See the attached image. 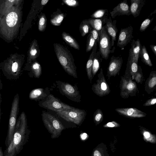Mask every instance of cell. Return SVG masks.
I'll use <instances>...</instances> for the list:
<instances>
[{
  "instance_id": "6da1fadb",
  "label": "cell",
  "mask_w": 156,
  "mask_h": 156,
  "mask_svg": "<svg viewBox=\"0 0 156 156\" xmlns=\"http://www.w3.org/2000/svg\"><path fill=\"white\" fill-rule=\"evenodd\" d=\"M29 133L26 115L23 112L17 120L12 140L6 148L4 156H16L18 154L26 143Z\"/></svg>"
},
{
  "instance_id": "7a4b0ae2",
  "label": "cell",
  "mask_w": 156,
  "mask_h": 156,
  "mask_svg": "<svg viewBox=\"0 0 156 156\" xmlns=\"http://www.w3.org/2000/svg\"><path fill=\"white\" fill-rule=\"evenodd\" d=\"M53 45L57 59L65 71L69 75L74 78H77L76 67L70 52L60 44L54 43Z\"/></svg>"
},
{
  "instance_id": "3957f363",
  "label": "cell",
  "mask_w": 156,
  "mask_h": 156,
  "mask_svg": "<svg viewBox=\"0 0 156 156\" xmlns=\"http://www.w3.org/2000/svg\"><path fill=\"white\" fill-rule=\"evenodd\" d=\"M19 102V97L18 94H17L14 97L12 104L8 132L5 142L6 147L9 145L13 138L17 120Z\"/></svg>"
},
{
  "instance_id": "277c9868",
  "label": "cell",
  "mask_w": 156,
  "mask_h": 156,
  "mask_svg": "<svg viewBox=\"0 0 156 156\" xmlns=\"http://www.w3.org/2000/svg\"><path fill=\"white\" fill-rule=\"evenodd\" d=\"M119 87L120 95L124 99L135 96L138 91L136 83L131 77H126L124 75L121 77Z\"/></svg>"
},
{
  "instance_id": "5b68a950",
  "label": "cell",
  "mask_w": 156,
  "mask_h": 156,
  "mask_svg": "<svg viewBox=\"0 0 156 156\" xmlns=\"http://www.w3.org/2000/svg\"><path fill=\"white\" fill-rule=\"evenodd\" d=\"M99 51L103 59L107 60L109 54L114 52L115 50L112 49L111 38L104 26L101 31L99 41L98 42Z\"/></svg>"
},
{
  "instance_id": "8992f818",
  "label": "cell",
  "mask_w": 156,
  "mask_h": 156,
  "mask_svg": "<svg viewBox=\"0 0 156 156\" xmlns=\"http://www.w3.org/2000/svg\"><path fill=\"white\" fill-rule=\"evenodd\" d=\"M57 115L66 121L79 124L86 115L85 110L74 108L71 109L56 112Z\"/></svg>"
},
{
  "instance_id": "52a82bcc",
  "label": "cell",
  "mask_w": 156,
  "mask_h": 156,
  "mask_svg": "<svg viewBox=\"0 0 156 156\" xmlns=\"http://www.w3.org/2000/svg\"><path fill=\"white\" fill-rule=\"evenodd\" d=\"M42 120L48 130L55 135L59 134L64 129L61 122L54 116L46 113L42 114Z\"/></svg>"
},
{
  "instance_id": "ba28073f",
  "label": "cell",
  "mask_w": 156,
  "mask_h": 156,
  "mask_svg": "<svg viewBox=\"0 0 156 156\" xmlns=\"http://www.w3.org/2000/svg\"><path fill=\"white\" fill-rule=\"evenodd\" d=\"M40 106L56 112L69 110L74 108L61 102L51 94L47 97L46 99L41 103Z\"/></svg>"
},
{
  "instance_id": "9c48e42d",
  "label": "cell",
  "mask_w": 156,
  "mask_h": 156,
  "mask_svg": "<svg viewBox=\"0 0 156 156\" xmlns=\"http://www.w3.org/2000/svg\"><path fill=\"white\" fill-rule=\"evenodd\" d=\"M98 76V78L96 83L92 86V90L93 92L100 97L108 94L110 93L111 90L104 75L102 68H101Z\"/></svg>"
},
{
  "instance_id": "30bf717a",
  "label": "cell",
  "mask_w": 156,
  "mask_h": 156,
  "mask_svg": "<svg viewBox=\"0 0 156 156\" xmlns=\"http://www.w3.org/2000/svg\"><path fill=\"white\" fill-rule=\"evenodd\" d=\"M123 63L122 57L112 56L108 64L107 70V76L109 79L112 76L119 75Z\"/></svg>"
},
{
  "instance_id": "8fae6325",
  "label": "cell",
  "mask_w": 156,
  "mask_h": 156,
  "mask_svg": "<svg viewBox=\"0 0 156 156\" xmlns=\"http://www.w3.org/2000/svg\"><path fill=\"white\" fill-rule=\"evenodd\" d=\"M133 28L131 25L126 28L121 29L117 43L118 47L123 48L130 42L133 37Z\"/></svg>"
},
{
  "instance_id": "7c38bea8",
  "label": "cell",
  "mask_w": 156,
  "mask_h": 156,
  "mask_svg": "<svg viewBox=\"0 0 156 156\" xmlns=\"http://www.w3.org/2000/svg\"><path fill=\"white\" fill-rule=\"evenodd\" d=\"M21 70L20 62L15 60H11L6 64L4 67V71L7 76L12 79L19 78Z\"/></svg>"
},
{
  "instance_id": "4fadbf2b",
  "label": "cell",
  "mask_w": 156,
  "mask_h": 156,
  "mask_svg": "<svg viewBox=\"0 0 156 156\" xmlns=\"http://www.w3.org/2000/svg\"><path fill=\"white\" fill-rule=\"evenodd\" d=\"M115 110L119 114L131 119L142 118L147 115L146 113L134 108H117Z\"/></svg>"
},
{
  "instance_id": "5bb4252c",
  "label": "cell",
  "mask_w": 156,
  "mask_h": 156,
  "mask_svg": "<svg viewBox=\"0 0 156 156\" xmlns=\"http://www.w3.org/2000/svg\"><path fill=\"white\" fill-rule=\"evenodd\" d=\"M112 18H115L116 16L122 15L129 16L131 15L129 6L126 0H124L115 7L110 12Z\"/></svg>"
},
{
  "instance_id": "9a60e30c",
  "label": "cell",
  "mask_w": 156,
  "mask_h": 156,
  "mask_svg": "<svg viewBox=\"0 0 156 156\" xmlns=\"http://www.w3.org/2000/svg\"><path fill=\"white\" fill-rule=\"evenodd\" d=\"M116 20L112 21L111 17L105 20V25L104 26L106 32L111 38L112 46H114L115 42L116 40L118 30L116 26Z\"/></svg>"
},
{
  "instance_id": "2e32d148",
  "label": "cell",
  "mask_w": 156,
  "mask_h": 156,
  "mask_svg": "<svg viewBox=\"0 0 156 156\" xmlns=\"http://www.w3.org/2000/svg\"><path fill=\"white\" fill-rule=\"evenodd\" d=\"M60 88L67 97L73 99H76L79 96L77 89L70 84L65 82H61Z\"/></svg>"
},
{
  "instance_id": "e0dca14e",
  "label": "cell",
  "mask_w": 156,
  "mask_h": 156,
  "mask_svg": "<svg viewBox=\"0 0 156 156\" xmlns=\"http://www.w3.org/2000/svg\"><path fill=\"white\" fill-rule=\"evenodd\" d=\"M141 47L142 45L139 39H137L136 41L133 39L132 40L131 48L129 51L128 57L137 63Z\"/></svg>"
},
{
  "instance_id": "ac0fdd59",
  "label": "cell",
  "mask_w": 156,
  "mask_h": 156,
  "mask_svg": "<svg viewBox=\"0 0 156 156\" xmlns=\"http://www.w3.org/2000/svg\"><path fill=\"white\" fill-rule=\"evenodd\" d=\"M156 71L151 72L148 77L145 83V90L148 94H150L156 89Z\"/></svg>"
},
{
  "instance_id": "d6986e66",
  "label": "cell",
  "mask_w": 156,
  "mask_h": 156,
  "mask_svg": "<svg viewBox=\"0 0 156 156\" xmlns=\"http://www.w3.org/2000/svg\"><path fill=\"white\" fill-rule=\"evenodd\" d=\"M130 7V11L134 17L138 16L142 8L145 4V0H131Z\"/></svg>"
},
{
  "instance_id": "ffe728a7",
  "label": "cell",
  "mask_w": 156,
  "mask_h": 156,
  "mask_svg": "<svg viewBox=\"0 0 156 156\" xmlns=\"http://www.w3.org/2000/svg\"><path fill=\"white\" fill-rule=\"evenodd\" d=\"M98 43L95 41V44L92 48V52L90 55L89 59L87 62L86 66V70L87 75L88 79L90 80V83L93 78L92 74V66L94 55L96 52L97 50V46Z\"/></svg>"
},
{
  "instance_id": "44dd1931",
  "label": "cell",
  "mask_w": 156,
  "mask_h": 156,
  "mask_svg": "<svg viewBox=\"0 0 156 156\" xmlns=\"http://www.w3.org/2000/svg\"><path fill=\"white\" fill-rule=\"evenodd\" d=\"M138 69V63L128 57L124 75L126 77L131 78L137 72Z\"/></svg>"
},
{
  "instance_id": "7402d4cb",
  "label": "cell",
  "mask_w": 156,
  "mask_h": 156,
  "mask_svg": "<svg viewBox=\"0 0 156 156\" xmlns=\"http://www.w3.org/2000/svg\"><path fill=\"white\" fill-rule=\"evenodd\" d=\"M5 26L8 29H12L16 25L18 20L17 13L11 12L9 13L5 18Z\"/></svg>"
},
{
  "instance_id": "603a6c76",
  "label": "cell",
  "mask_w": 156,
  "mask_h": 156,
  "mask_svg": "<svg viewBox=\"0 0 156 156\" xmlns=\"http://www.w3.org/2000/svg\"><path fill=\"white\" fill-rule=\"evenodd\" d=\"M106 19H103L90 18L87 19V20L91 27L97 31L100 35L103 25L105 24Z\"/></svg>"
},
{
  "instance_id": "cb8c5ba5",
  "label": "cell",
  "mask_w": 156,
  "mask_h": 156,
  "mask_svg": "<svg viewBox=\"0 0 156 156\" xmlns=\"http://www.w3.org/2000/svg\"><path fill=\"white\" fill-rule=\"evenodd\" d=\"M102 60L99 50L96 51L94 55L92 64V72L93 77L100 69Z\"/></svg>"
},
{
  "instance_id": "d4e9b609",
  "label": "cell",
  "mask_w": 156,
  "mask_h": 156,
  "mask_svg": "<svg viewBox=\"0 0 156 156\" xmlns=\"http://www.w3.org/2000/svg\"><path fill=\"white\" fill-rule=\"evenodd\" d=\"M40 53V50L37 41L34 40L33 42L29 53L28 62L29 63L37 58Z\"/></svg>"
},
{
  "instance_id": "484cf974",
  "label": "cell",
  "mask_w": 156,
  "mask_h": 156,
  "mask_svg": "<svg viewBox=\"0 0 156 156\" xmlns=\"http://www.w3.org/2000/svg\"><path fill=\"white\" fill-rule=\"evenodd\" d=\"M62 37L64 40L70 47L74 48L80 50V45L76 40L69 34L63 32L62 34Z\"/></svg>"
},
{
  "instance_id": "4316f807",
  "label": "cell",
  "mask_w": 156,
  "mask_h": 156,
  "mask_svg": "<svg viewBox=\"0 0 156 156\" xmlns=\"http://www.w3.org/2000/svg\"><path fill=\"white\" fill-rule=\"evenodd\" d=\"M141 61L146 65L151 67L153 65L144 45L142 46L139 55Z\"/></svg>"
},
{
  "instance_id": "83f0119b",
  "label": "cell",
  "mask_w": 156,
  "mask_h": 156,
  "mask_svg": "<svg viewBox=\"0 0 156 156\" xmlns=\"http://www.w3.org/2000/svg\"><path fill=\"white\" fill-rule=\"evenodd\" d=\"M47 96L45 90L42 88L33 90L30 93L29 98L32 100H38L44 98Z\"/></svg>"
},
{
  "instance_id": "f1b7e54d",
  "label": "cell",
  "mask_w": 156,
  "mask_h": 156,
  "mask_svg": "<svg viewBox=\"0 0 156 156\" xmlns=\"http://www.w3.org/2000/svg\"><path fill=\"white\" fill-rule=\"evenodd\" d=\"M92 28L90 25L87 19L83 20L79 26V30L82 37L90 33Z\"/></svg>"
},
{
  "instance_id": "f546056e",
  "label": "cell",
  "mask_w": 156,
  "mask_h": 156,
  "mask_svg": "<svg viewBox=\"0 0 156 156\" xmlns=\"http://www.w3.org/2000/svg\"><path fill=\"white\" fill-rule=\"evenodd\" d=\"M108 9H100L95 11L90 16L95 19H105L108 18Z\"/></svg>"
},
{
  "instance_id": "4dcf8cb0",
  "label": "cell",
  "mask_w": 156,
  "mask_h": 156,
  "mask_svg": "<svg viewBox=\"0 0 156 156\" xmlns=\"http://www.w3.org/2000/svg\"><path fill=\"white\" fill-rule=\"evenodd\" d=\"M31 69L34 76L39 78L41 74V67L37 62H35L31 65Z\"/></svg>"
},
{
  "instance_id": "1f68e13d",
  "label": "cell",
  "mask_w": 156,
  "mask_h": 156,
  "mask_svg": "<svg viewBox=\"0 0 156 156\" xmlns=\"http://www.w3.org/2000/svg\"><path fill=\"white\" fill-rule=\"evenodd\" d=\"M64 16L63 13L56 15L51 19V23L54 26H60L64 19Z\"/></svg>"
},
{
  "instance_id": "d6a6232c",
  "label": "cell",
  "mask_w": 156,
  "mask_h": 156,
  "mask_svg": "<svg viewBox=\"0 0 156 156\" xmlns=\"http://www.w3.org/2000/svg\"><path fill=\"white\" fill-rule=\"evenodd\" d=\"M144 78L141 68L140 66H138L137 72L131 78L133 80H135L137 83L141 84L144 81Z\"/></svg>"
},
{
  "instance_id": "836d02e7",
  "label": "cell",
  "mask_w": 156,
  "mask_h": 156,
  "mask_svg": "<svg viewBox=\"0 0 156 156\" xmlns=\"http://www.w3.org/2000/svg\"><path fill=\"white\" fill-rule=\"evenodd\" d=\"M93 115L94 121L96 125L99 124L103 121L104 115L101 109H97L94 112Z\"/></svg>"
},
{
  "instance_id": "e575fe53",
  "label": "cell",
  "mask_w": 156,
  "mask_h": 156,
  "mask_svg": "<svg viewBox=\"0 0 156 156\" xmlns=\"http://www.w3.org/2000/svg\"><path fill=\"white\" fill-rule=\"evenodd\" d=\"M95 43L91 34L89 33L87 37L86 51L87 52L90 51L93 47Z\"/></svg>"
},
{
  "instance_id": "d590c367",
  "label": "cell",
  "mask_w": 156,
  "mask_h": 156,
  "mask_svg": "<svg viewBox=\"0 0 156 156\" xmlns=\"http://www.w3.org/2000/svg\"><path fill=\"white\" fill-rule=\"evenodd\" d=\"M47 24V19L45 15L43 14L39 19L38 28L40 31H43L46 29Z\"/></svg>"
},
{
  "instance_id": "8d00e7d4",
  "label": "cell",
  "mask_w": 156,
  "mask_h": 156,
  "mask_svg": "<svg viewBox=\"0 0 156 156\" xmlns=\"http://www.w3.org/2000/svg\"><path fill=\"white\" fill-rule=\"evenodd\" d=\"M154 19L153 17L151 19L148 17L144 20L140 26L139 30L141 32L144 31L149 26Z\"/></svg>"
},
{
  "instance_id": "74e56055",
  "label": "cell",
  "mask_w": 156,
  "mask_h": 156,
  "mask_svg": "<svg viewBox=\"0 0 156 156\" xmlns=\"http://www.w3.org/2000/svg\"><path fill=\"white\" fill-rule=\"evenodd\" d=\"M62 1L67 5L71 7H75L79 4L78 1L75 0H63Z\"/></svg>"
},
{
  "instance_id": "f35d334b",
  "label": "cell",
  "mask_w": 156,
  "mask_h": 156,
  "mask_svg": "<svg viewBox=\"0 0 156 156\" xmlns=\"http://www.w3.org/2000/svg\"><path fill=\"white\" fill-rule=\"evenodd\" d=\"M89 33H90L92 34L93 37L95 41L98 43L100 35L97 31L93 28H92Z\"/></svg>"
},
{
  "instance_id": "ab89813d",
  "label": "cell",
  "mask_w": 156,
  "mask_h": 156,
  "mask_svg": "<svg viewBox=\"0 0 156 156\" xmlns=\"http://www.w3.org/2000/svg\"><path fill=\"white\" fill-rule=\"evenodd\" d=\"M156 103V98H153L147 100L143 104L144 106H149L155 104Z\"/></svg>"
},
{
  "instance_id": "60d3db41",
  "label": "cell",
  "mask_w": 156,
  "mask_h": 156,
  "mask_svg": "<svg viewBox=\"0 0 156 156\" xmlns=\"http://www.w3.org/2000/svg\"><path fill=\"white\" fill-rule=\"evenodd\" d=\"M120 125L115 121H113L107 123L104 126L105 127H119Z\"/></svg>"
},
{
  "instance_id": "b9f144b4",
  "label": "cell",
  "mask_w": 156,
  "mask_h": 156,
  "mask_svg": "<svg viewBox=\"0 0 156 156\" xmlns=\"http://www.w3.org/2000/svg\"><path fill=\"white\" fill-rule=\"evenodd\" d=\"M143 135L145 138L148 140L151 135L149 132L146 131H144V132Z\"/></svg>"
},
{
  "instance_id": "7bdbcfd3",
  "label": "cell",
  "mask_w": 156,
  "mask_h": 156,
  "mask_svg": "<svg viewBox=\"0 0 156 156\" xmlns=\"http://www.w3.org/2000/svg\"><path fill=\"white\" fill-rule=\"evenodd\" d=\"M152 51L155 55H156V45L154 44H151L150 46Z\"/></svg>"
},
{
  "instance_id": "ee69618b",
  "label": "cell",
  "mask_w": 156,
  "mask_h": 156,
  "mask_svg": "<svg viewBox=\"0 0 156 156\" xmlns=\"http://www.w3.org/2000/svg\"><path fill=\"white\" fill-rule=\"evenodd\" d=\"M94 156H101L100 153L98 150H95L94 152Z\"/></svg>"
},
{
  "instance_id": "f6af8a7d",
  "label": "cell",
  "mask_w": 156,
  "mask_h": 156,
  "mask_svg": "<svg viewBox=\"0 0 156 156\" xmlns=\"http://www.w3.org/2000/svg\"><path fill=\"white\" fill-rule=\"evenodd\" d=\"M87 136V134L84 133L81 134V137L82 140H84L86 138Z\"/></svg>"
},
{
  "instance_id": "bcb514c9",
  "label": "cell",
  "mask_w": 156,
  "mask_h": 156,
  "mask_svg": "<svg viewBox=\"0 0 156 156\" xmlns=\"http://www.w3.org/2000/svg\"><path fill=\"white\" fill-rule=\"evenodd\" d=\"M49 0H42L41 2V4L42 5H44L46 4L48 2Z\"/></svg>"
},
{
  "instance_id": "7dc6e473",
  "label": "cell",
  "mask_w": 156,
  "mask_h": 156,
  "mask_svg": "<svg viewBox=\"0 0 156 156\" xmlns=\"http://www.w3.org/2000/svg\"><path fill=\"white\" fill-rule=\"evenodd\" d=\"M0 156H4V152L2 150V147H0Z\"/></svg>"
},
{
  "instance_id": "c3c4849f",
  "label": "cell",
  "mask_w": 156,
  "mask_h": 156,
  "mask_svg": "<svg viewBox=\"0 0 156 156\" xmlns=\"http://www.w3.org/2000/svg\"><path fill=\"white\" fill-rule=\"evenodd\" d=\"M1 96L0 93V118H1V108H0V105H1Z\"/></svg>"
},
{
  "instance_id": "681fc988",
  "label": "cell",
  "mask_w": 156,
  "mask_h": 156,
  "mask_svg": "<svg viewBox=\"0 0 156 156\" xmlns=\"http://www.w3.org/2000/svg\"><path fill=\"white\" fill-rule=\"evenodd\" d=\"M2 84H1V81H0V89L2 88Z\"/></svg>"
}]
</instances>
